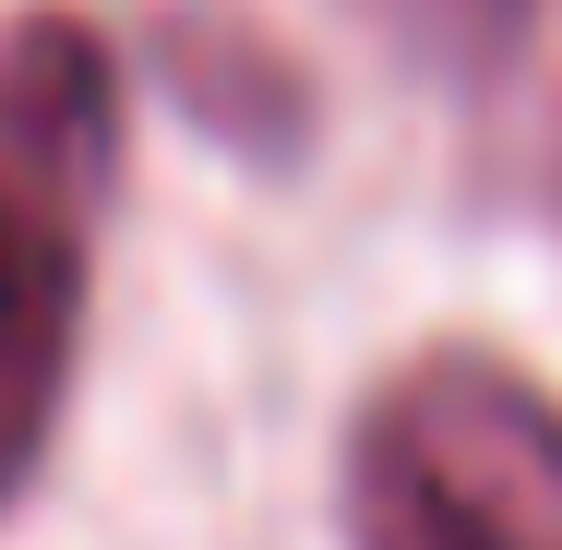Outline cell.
Masks as SVG:
<instances>
[{"label": "cell", "instance_id": "1", "mask_svg": "<svg viewBox=\"0 0 562 550\" xmlns=\"http://www.w3.org/2000/svg\"><path fill=\"white\" fill-rule=\"evenodd\" d=\"M120 168V72L72 12L0 36V503L36 479L85 347V263Z\"/></svg>", "mask_w": 562, "mask_h": 550}, {"label": "cell", "instance_id": "2", "mask_svg": "<svg viewBox=\"0 0 562 550\" xmlns=\"http://www.w3.org/2000/svg\"><path fill=\"white\" fill-rule=\"evenodd\" d=\"M347 550H562V395L491 347H419L347 431Z\"/></svg>", "mask_w": 562, "mask_h": 550}, {"label": "cell", "instance_id": "3", "mask_svg": "<svg viewBox=\"0 0 562 550\" xmlns=\"http://www.w3.org/2000/svg\"><path fill=\"white\" fill-rule=\"evenodd\" d=\"M347 12L383 24V36H395L407 60H431V72H503L539 0H347Z\"/></svg>", "mask_w": 562, "mask_h": 550}]
</instances>
